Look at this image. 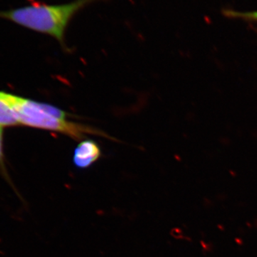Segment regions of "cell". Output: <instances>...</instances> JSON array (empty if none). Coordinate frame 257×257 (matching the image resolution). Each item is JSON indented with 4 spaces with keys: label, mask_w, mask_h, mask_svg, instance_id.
Returning <instances> with one entry per match:
<instances>
[{
    "label": "cell",
    "mask_w": 257,
    "mask_h": 257,
    "mask_svg": "<svg viewBox=\"0 0 257 257\" xmlns=\"http://www.w3.org/2000/svg\"><path fill=\"white\" fill-rule=\"evenodd\" d=\"M96 0H75L67 4H35L0 12V18L33 31L50 35L64 47V36L74 15Z\"/></svg>",
    "instance_id": "obj_1"
},
{
    "label": "cell",
    "mask_w": 257,
    "mask_h": 257,
    "mask_svg": "<svg viewBox=\"0 0 257 257\" xmlns=\"http://www.w3.org/2000/svg\"><path fill=\"white\" fill-rule=\"evenodd\" d=\"M17 109L20 124L24 126L60 133L75 140H82L87 135L107 137L95 128L70 121L67 112L46 103L18 96Z\"/></svg>",
    "instance_id": "obj_2"
},
{
    "label": "cell",
    "mask_w": 257,
    "mask_h": 257,
    "mask_svg": "<svg viewBox=\"0 0 257 257\" xmlns=\"http://www.w3.org/2000/svg\"><path fill=\"white\" fill-rule=\"evenodd\" d=\"M101 156L100 147L96 142L85 140L74 149L73 163L77 168L85 170L94 165Z\"/></svg>",
    "instance_id": "obj_3"
},
{
    "label": "cell",
    "mask_w": 257,
    "mask_h": 257,
    "mask_svg": "<svg viewBox=\"0 0 257 257\" xmlns=\"http://www.w3.org/2000/svg\"><path fill=\"white\" fill-rule=\"evenodd\" d=\"M18 96L0 92V127L20 125L17 109Z\"/></svg>",
    "instance_id": "obj_4"
},
{
    "label": "cell",
    "mask_w": 257,
    "mask_h": 257,
    "mask_svg": "<svg viewBox=\"0 0 257 257\" xmlns=\"http://www.w3.org/2000/svg\"><path fill=\"white\" fill-rule=\"evenodd\" d=\"M0 173L3 176L5 180L8 182V184L12 187V189L14 190L15 194L18 195V197L20 199H23V197L20 195L19 193L18 189L15 187L14 184L12 182V179L10 178L9 174H8V170L6 169V166L5 164V157L4 152H3V127H0Z\"/></svg>",
    "instance_id": "obj_5"
},
{
    "label": "cell",
    "mask_w": 257,
    "mask_h": 257,
    "mask_svg": "<svg viewBox=\"0 0 257 257\" xmlns=\"http://www.w3.org/2000/svg\"><path fill=\"white\" fill-rule=\"evenodd\" d=\"M222 13L226 18L257 23V10L256 11L240 12L234 10L224 9L223 10Z\"/></svg>",
    "instance_id": "obj_6"
}]
</instances>
